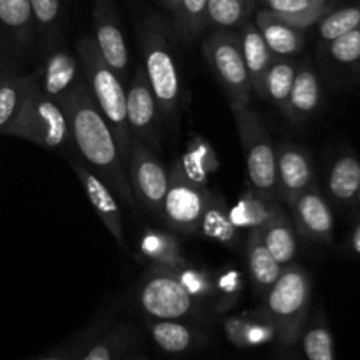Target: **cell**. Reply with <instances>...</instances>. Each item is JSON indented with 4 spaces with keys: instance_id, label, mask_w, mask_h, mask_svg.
<instances>
[{
    "instance_id": "1",
    "label": "cell",
    "mask_w": 360,
    "mask_h": 360,
    "mask_svg": "<svg viewBox=\"0 0 360 360\" xmlns=\"http://www.w3.org/2000/svg\"><path fill=\"white\" fill-rule=\"evenodd\" d=\"M62 105L69 116L74 150L83 158L84 165L105 181L127 207H136L137 204L115 134L95 104L84 79H81L63 98Z\"/></svg>"
},
{
    "instance_id": "2",
    "label": "cell",
    "mask_w": 360,
    "mask_h": 360,
    "mask_svg": "<svg viewBox=\"0 0 360 360\" xmlns=\"http://www.w3.org/2000/svg\"><path fill=\"white\" fill-rule=\"evenodd\" d=\"M172 35L158 14L146 18L139 28L141 65L157 98L164 125L176 134L181 123V74L172 48Z\"/></svg>"
},
{
    "instance_id": "3",
    "label": "cell",
    "mask_w": 360,
    "mask_h": 360,
    "mask_svg": "<svg viewBox=\"0 0 360 360\" xmlns=\"http://www.w3.org/2000/svg\"><path fill=\"white\" fill-rule=\"evenodd\" d=\"M76 55L88 91L94 97L97 108L101 109L108 125L111 127L123 164L127 167L130 157V143H132L129 123H127V84L105 62L91 35H81L77 39Z\"/></svg>"
},
{
    "instance_id": "4",
    "label": "cell",
    "mask_w": 360,
    "mask_h": 360,
    "mask_svg": "<svg viewBox=\"0 0 360 360\" xmlns=\"http://www.w3.org/2000/svg\"><path fill=\"white\" fill-rule=\"evenodd\" d=\"M311 278L301 266L288 264L262 295L257 315L273 326L281 348H292L301 340L311 308Z\"/></svg>"
},
{
    "instance_id": "5",
    "label": "cell",
    "mask_w": 360,
    "mask_h": 360,
    "mask_svg": "<svg viewBox=\"0 0 360 360\" xmlns=\"http://www.w3.org/2000/svg\"><path fill=\"white\" fill-rule=\"evenodd\" d=\"M136 306L146 319L153 320L193 322L202 313L200 301L186 290L178 271L158 264H151L137 283Z\"/></svg>"
},
{
    "instance_id": "6",
    "label": "cell",
    "mask_w": 360,
    "mask_h": 360,
    "mask_svg": "<svg viewBox=\"0 0 360 360\" xmlns=\"http://www.w3.org/2000/svg\"><path fill=\"white\" fill-rule=\"evenodd\" d=\"M6 136L25 139L44 150H74L69 116L60 102L46 97L39 90V81L28 94L23 108L18 112Z\"/></svg>"
},
{
    "instance_id": "7",
    "label": "cell",
    "mask_w": 360,
    "mask_h": 360,
    "mask_svg": "<svg viewBox=\"0 0 360 360\" xmlns=\"http://www.w3.org/2000/svg\"><path fill=\"white\" fill-rule=\"evenodd\" d=\"M231 109L245 157L248 186L267 199H278L276 148L271 143L269 130L262 116L252 108V104Z\"/></svg>"
},
{
    "instance_id": "8",
    "label": "cell",
    "mask_w": 360,
    "mask_h": 360,
    "mask_svg": "<svg viewBox=\"0 0 360 360\" xmlns=\"http://www.w3.org/2000/svg\"><path fill=\"white\" fill-rule=\"evenodd\" d=\"M202 53L224 88L231 108L252 104L253 90L241 55L238 30H210L202 39Z\"/></svg>"
},
{
    "instance_id": "9",
    "label": "cell",
    "mask_w": 360,
    "mask_h": 360,
    "mask_svg": "<svg viewBox=\"0 0 360 360\" xmlns=\"http://www.w3.org/2000/svg\"><path fill=\"white\" fill-rule=\"evenodd\" d=\"M211 199V192L199 185L174 162L169 169V186L162 202V221L174 234L199 236V224Z\"/></svg>"
},
{
    "instance_id": "10",
    "label": "cell",
    "mask_w": 360,
    "mask_h": 360,
    "mask_svg": "<svg viewBox=\"0 0 360 360\" xmlns=\"http://www.w3.org/2000/svg\"><path fill=\"white\" fill-rule=\"evenodd\" d=\"M37 51L30 0H0V69L16 72L18 63Z\"/></svg>"
},
{
    "instance_id": "11",
    "label": "cell",
    "mask_w": 360,
    "mask_h": 360,
    "mask_svg": "<svg viewBox=\"0 0 360 360\" xmlns=\"http://www.w3.org/2000/svg\"><path fill=\"white\" fill-rule=\"evenodd\" d=\"M127 176L136 204L162 220V202L169 186V169L162 164L158 153L132 139Z\"/></svg>"
},
{
    "instance_id": "12",
    "label": "cell",
    "mask_w": 360,
    "mask_h": 360,
    "mask_svg": "<svg viewBox=\"0 0 360 360\" xmlns=\"http://www.w3.org/2000/svg\"><path fill=\"white\" fill-rule=\"evenodd\" d=\"M127 123L132 139L155 153L160 151L165 125L143 65H137L127 83Z\"/></svg>"
},
{
    "instance_id": "13",
    "label": "cell",
    "mask_w": 360,
    "mask_h": 360,
    "mask_svg": "<svg viewBox=\"0 0 360 360\" xmlns=\"http://www.w3.org/2000/svg\"><path fill=\"white\" fill-rule=\"evenodd\" d=\"M94 39L105 62L123 83H129L132 76L129 48L111 0H94Z\"/></svg>"
},
{
    "instance_id": "14",
    "label": "cell",
    "mask_w": 360,
    "mask_h": 360,
    "mask_svg": "<svg viewBox=\"0 0 360 360\" xmlns=\"http://www.w3.org/2000/svg\"><path fill=\"white\" fill-rule=\"evenodd\" d=\"M292 221L297 234L320 245H333L334 241V213L330 204L322 195L316 185L299 193L290 204Z\"/></svg>"
},
{
    "instance_id": "15",
    "label": "cell",
    "mask_w": 360,
    "mask_h": 360,
    "mask_svg": "<svg viewBox=\"0 0 360 360\" xmlns=\"http://www.w3.org/2000/svg\"><path fill=\"white\" fill-rule=\"evenodd\" d=\"M315 185L313 162L306 150L283 141L276 148V193L281 204H290L299 193Z\"/></svg>"
},
{
    "instance_id": "16",
    "label": "cell",
    "mask_w": 360,
    "mask_h": 360,
    "mask_svg": "<svg viewBox=\"0 0 360 360\" xmlns=\"http://www.w3.org/2000/svg\"><path fill=\"white\" fill-rule=\"evenodd\" d=\"M39 67V90L46 97L62 104L63 98L83 79L77 55L70 53L65 44L55 46L41 55Z\"/></svg>"
},
{
    "instance_id": "17",
    "label": "cell",
    "mask_w": 360,
    "mask_h": 360,
    "mask_svg": "<svg viewBox=\"0 0 360 360\" xmlns=\"http://www.w3.org/2000/svg\"><path fill=\"white\" fill-rule=\"evenodd\" d=\"M70 167L76 172L77 179H79L81 186H83L84 193H86L88 200H90L91 207L95 210L97 217L101 218V221L108 229L109 234L112 236V239L118 243L120 248L123 252H127L129 248H127L125 231H123V217L118 206V197L105 185V181H102L84 164L70 158Z\"/></svg>"
},
{
    "instance_id": "18",
    "label": "cell",
    "mask_w": 360,
    "mask_h": 360,
    "mask_svg": "<svg viewBox=\"0 0 360 360\" xmlns=\"http://www.w3.org/2000/svg\"><path fill=\"white\" fill-rule=\"evenodd\" d=\"M141 333L132 322L115 320L79 360H136L148 359Z\"/></svg>"
},
{
    "instance_id": "19",
    "label": "cell",
    "mask_w": 360,
    "mask_h": 360,
    "mask_svg": "<svg viewBox=\"0 0 360 360\" xmlns=\"http://www.w3.org/2000/svg\"><path fill=\"white\" fill-rule=\"evenodd\" d=\"M148 334L164 354L183 355L207 347L210 338L188 320H153L144 322Z\"/></svg>"
},
{
    "instance_id": "20",
    "label": "cell",
    "mask_w": 360,
    "mask_h": 360,
    "mask_svg": "<svg viewBox=\"0 0 360 360\" xmlns=\"http://www.w3.org/2000/svg\"><path fill=\"white\" fill-rule=\"evenodd\" d=\"M239 44H241V55L245 60V67L248 70L250 83H252L253 95L264 101V81L266 74L273 63V51L267 42L264 41L262 34L257 28L255 21L248 20L238 28Z\"/></svg>"
},
{
    "instance_id": "21",
    "label": "cell",
    "mask_w": 360,
    "mask_h": 360,
    "mask_svg": "<svg viewBox=\"0 0 360 360\" xmlns=\"http://www.w3.org/2000/svg\"><path fill=\"white\" fill-rule=\"evenodd\" d=\"M116 311H118V304L116 302H109L102 311L97 313L94 320L88 326H84L76 336L69 338L63 343L55 345L44 354L35 355V359L41 360H79L81 355L102 336L105 329L111 326L116 320Z\"/></svg>"
},
{
    "instance_id": "22",
    "label": "cell",
    "mask_w": 360,
    "mask_h": 360,
    "mask_svg": "<svg viewBox=\"0 0 360 360\" xmlns=\"http://www.w3.org/2000/svg\"><path fill=\"white\" fill-rule=\"evenodd\" d=\"M253 21H255L257 28L260 30L264 41L267 42L274 56H288L290 58V56L297 55L304 46V30L294 27L283 18L269 13L267 9L255 11Z\"/></svg>"
},
{
    "instance_id": "23",
    "label": "cell",
    "mask_w": 360,
    "mask_h": 360,
    "mask_svg": "<svg viewBox=\"0 0 360 360\" xmlns=\"http://www.w3.org/2000/svg\"><path fill=\"white\" fill-rule=\"evenodd\" d=\"M37 81L39 67L28 74L0 72V136H6Z\"/></svg>"
},
{
    "instance_id": "24",
    "label": "cell",
    "mask_w": 360,
    "mask_h": 360,
    "mask_svg": "<svg viewBox=\"0 0 360 360\" xmlns=\"http://www.w3.org/2000/svg\"><path fill=\"white\" fill-rule=\"evenodd\" d=\"M320 98H322V88L315 69L309 63L297 65L290 98H288L287 118L295 123L306 122L319 111Z\"/></svg>"
},
{
    "instance_id": "25",
    "label": "cell",
    "mask_w": 360,
    "mask_h": 360,
    "mask_svg": "<svg viewBox=\"0 0 360 360\" xmlns=\"http://www.w3.org/2000/svg\"><path fill=\"white\" fill-rule=\"evenodd\" d=\"M245 260L253 288L262 297L267 288L278 280L283 266H280L278 260L271 255L267 246L264 245L262 236L257 229L250 231L248 238H246Z\"/></svg>"
},
{
    "instance_id": "26",
    "label": "cell",
    "mask_w": 360,
    "mask_h": 360,
    "mask_svg": "<svg viewBox=\"0 0 360 360\" xmlns=\"http://www.w3.org/2000/svg\"><path fill=\"white\" fill-rule=\"evenodd\" d=\"M257 231L260 232L264 245L267 246L271 255L278 260L280 266L285 267L288 264H294L299 248L297 229L281 207Z\"/></svg>"
},
{
    "instance_id": "27",
    "label": "cell",
    "mask_w": 360,
    "mask_h": 360,
    "mask_svg": "<svg viewBox=\"0 0 360 360\" xmlns=\"http://www.w3.org/2000/svg\"><path fill=\"white\" fill-rule=\"evenodd\" d=\"M30 9L37 34L39 56L55 46L65 44L62 0H30Z\"/></svg>"
},
{
    "instance_id": "28",
    "label": "cell",
    "mask_w": 360,
    "mask_h": 360,
    "mask_svg": "<svg viewBox=\"0 0 360 360\" xmlns=\"http://www.w3.org/2000/svg\"><path fill=\"white\" fill-rule=\"evenodd\" d=\"M199 236L213 239V241L220 243L231 250L238 248L239 243H241L239 229L232 221L227 202L218 193L211 192L210 202H207L202 218H200Z\"/></svg>"
},
{
    "instance_id": "29",
    "label": "cell",
    "mask_w": 360,
    "mask_h": 360,
    "mask_svg": "<svg viewBox=\"0 0 360 360\" xmlns=\"http://www.w3.org/2000/svg\"><path fill=\"white\" fill-rule=\"evenodd\" d=\"M327 190L340 206H352L360 192V160L354 153H343L330 165Z\"/></svg>"
},
{
    "instance_id": "30",
    "label": "cell",
    "mask_w": 360,
    "mask_h": 360,
    "mask_svg": "<svg viewBox=\"0 0 360 360\" xmlns=\"http://www.w3.org/2000/svg\"><path fill=\"white\" fill-rule=\"evenodd\" d=\"M297 65L288 56H274L264 81V101H269L278 112L287 118L288 98Z\"/></svg>"
},
{
    "instance_id": "31",
    "label": "cell",
    "mask_w": 360,
    "mask_h": 360,
    "mask_svg": "<svg viewBox=\"0 0 360 360\" xmlns=\"http://www.w3.org/2000/svg\"><path fill=\"white\" fill-rule=\"evenodd\" d=\"M255 9V0H207L206 30H238Z\"/></svg>"
},
{
    "instance_id": "32",
    "label": "cell",
    "mask_w": 360,
    "mask_h": 360,
    "mask_svg": "<svg viewBox=\"0 0 360 360\" xmlns=\"http://www.w3.org/2000/svg\"><path fill=\"white\" fill-rule=\"evenodd\" d=\"M280 200L278 199H267V197L260 195L255 190L248 188L238 206L229 210L232 221L238 229H260L278 210H280Z\"/></svg>"
},
{
    "instance_id": "33",
    "label": "cell",
    "mask_w": 360,
    "mask_h": 360,
    "mask_svg": "<svg viewBox=\"0 0 360 360\" xmlns=\"http://www.w3.org/2000/svg\"><path fill=\"white\" fill-rule=\"evenodd\" d=\"M207 0H178L172 9V34L178 41L190 44L206 32Z\"/></svg>"
},
{
    "instance_id": "34",
    "label": "cell",
    "mask_w": 360,
    "mask_h": 360,
    "mask_svg": "<svg viewBox=\"0 0 360 360\" xmlns=\"http://www.w3.org/2000/svg\"><path fill=\"white\" fill-rule=\"evenodd\" d=\"M262 4L264 9L283 18L301 30L319 23L329 13V6L326 2L315 0H262Z\"/></svg>"
},
{
    "instance_id": "35",
    "label": "cell",
    "mask_w": 360,
    "mask_h": 360,
    "mask_svg": "<svg viewBox=\"0 0 360 360\" xmlns=\"http://www.w3.org/2000/svg\"><path fill=\"white\" fill-rule=\"evenodd\" d=\"M302 354L309 360H334L336 350H334L333 333L327 323L326 313L322 306H319L313 319H308L304 330L301 334Z\"/></svg>"
},
{
    "instance_id": "36",
    "label": "cell",
    "mask_w": 360,
    "mask_h": 360,
    "mask_svg": "<svg viewBox=\"0 0 360 360\" xmlns=\"http://www.w3.org/2000/svg\"><path fill=\"white\" fill-rule=\"evenodd\" d=\"M139 250L144 257L151 260V264H158V266L179 269L188 264L183 257L181 246H179L176 236L167 234V232L146 231L141 239Z\"/></svg>"
},
{
    "instance_id": "37",
    "label": "cell",
    "mask_w": 360,
    "mask_h": 360,
    "mask_svg": "<svg viewBox=\"0 0 360 360\" xmlns=\"http://www.w3.org/2000/svg\"><path fill=\"white\" fill-rule=\"evenodd\" d=\"M360 27V6L343 7L334 13H327L319 21V35L323 42H329L347 32Z\"/></svg>"
},
{
    "instance_id": "38",
    "label": "cell",
    "mask_w": 360,
    "mask_h": 360,
    "mask_svg": "<svg viewBox=\"0 0 360 360\" xmlns=\"http://www.w3.org/2000/svg\"><path fill=\"white\" fill-rule=\"evenodd\" d=\"M327 44H329L330 58L336 60L338 63L345 65L360 63V27L333 39Z\"/></svg>"
},
{
    "instance_id": "39",
    "label": "cell",
    "mask_w": 360,
    "mask_h": 360,
    "mask_svg": "<svg viewBox=\"0 0 360 360\" xmlns=\"http://www.w3.org/2000/svg\"><path fill=\"white\" fill-rule=\"evenodd\" d=\"M176 271H178L179 280L183 281V285L186 287V290H188L193 297L199 299V301L200 299L211 297V295L214 294V290H217V287H214L213 281H211V278L207 276L206 273L192 269L188 264L183 267H179V269H176Z\"/></svg>"
},
{
    "instance_id": "40",
    "label": "cell",
    "mask_w": 360,
    "mask_h": 360,
    "mask_svg": "<svg viewBox=\"0 0 360 360\" xmlns=\"http://www.w3.org/2000/svg\"><path fill=\"white\" fill-rule=\"evenodd\" d=\"M218 290L221 292V299L218 302L217 311H227L229 308H232L236 301H238V295L241 292V278L236 271H229V273L221 274L220 281H218Z\"/></svg>"
},
{
    "instance_id": "41",
    "label": "cell",
    "mask_w": 360,
    "mask_h": 360,
    "mask_svg": "<svg viewBox=\"0 0 360 360\" xmlns=\"http://www.w3.org/2000/svg\"><path fill=\"white\" fill-rule=\"evenodd\" d=\"M252 319H245V316H229L224 320L225 336L236 345L238 348H250L248 347V327Z\"/></svg>"
},
{
    "instance_id": "42",
    "label": "cell",
    "mask_w": 360,
    "mask_h": 360,
    "mask_svg": "<svg viewBox=\"0 0 360 360\" xmlns=\"http://www.w3.org/2000/svg\"><path fill=\"white\" fill-rule=\"evenodd\" d=\"M350 246L357 255H360V220L355 224L354 231H352V238H350Z\"/></svg>"
},
{
    "instance_id": "43",
    "label": "cell",
    "mask_w": 360,
    "mask_h": 360,
    "mask_svg": "<svg viewBox=\"0 0 360 360\" xmlns=\"http://www.w3.org/2000/svg\"><path fill=\"white\" fill-rule=\"evenodd\" d=\"M162 4H164L165 9H167L169 13H172V9H174V7H176L178 0H162Z\"/></svg>"
},
{
    "instance_id": "44",
    "label": "cell",
    "mask_w": 360,
    "mask_h": 360,
    "mask_svg": "<svg viewBox=\"0 0 360 360\" xmlns=\"http://www.w3.org/2000/svg\"><path fill=\"white\" fill-rule=\"evenodd\" d=\"M355 206H357L359 207V210H360V192H359V195H357V199H355Z\"/></svg>"
},
{
    "instance_id": "45",
    "label": "cell",
    "mask_w": 360,
    "mask_h": 360,
    "mask_svg": "<svg viewBox=\"0 0 360 360\" xmlns=\"http://www.w3.org/2000/svg\"><path fill=\"white\" fill-rule=\"evenodd\" d=\"M315 2H326V0H315Z\"/></svg>"
}]
</instances>
